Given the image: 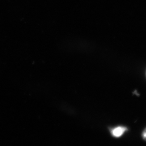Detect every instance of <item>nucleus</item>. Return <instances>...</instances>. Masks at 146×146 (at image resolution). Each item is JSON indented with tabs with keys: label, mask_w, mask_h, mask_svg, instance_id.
Wrapping results in <instances>:
<instances>
[{
	"label": "nucleus",
	"mask_w": 146,
	"mask_h": 146,
	"mask_svg": "<svg viewBox=\"0 0 146 146\" xmlns=\"http://www.w3.org/2000/svg\"><path fill=\"white\" fill-rule=\"evenodd\" d=\"M127 130V128L126 127L123 126H118L112 129L111 131V133L113 137L119 138L122 136Z\"/></svg>",
	"instance_id": "obj_1"
},
{
	"label": "nucleus",
	"mask_w": 146,
	"mask_h": 146,
	"mask_svg": "<svg viewBox=\"0 0 146 146\" xmlns=\"http://www.w3.org/2000/svg\"><path fill=\"white\" fill-rule=\"evenodd\" d=\"M142 136H143V138L144 140L146 141V128L143 131V133H142Z\"/></svg>",
	"instance_id": "obj_2"
}]
</instances>
